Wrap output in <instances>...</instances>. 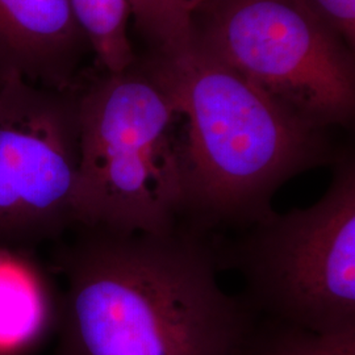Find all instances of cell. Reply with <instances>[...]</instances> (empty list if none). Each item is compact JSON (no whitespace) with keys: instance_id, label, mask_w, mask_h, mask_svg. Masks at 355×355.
I'll return each mask as SVG.
<instances>
[{"instance_id":"obj_1","label":"cell","mask_w":355,"mask_h":355,"mask_svg":"<svg viewBox=\"0 0 355 355\" xmlns=\"http://www.w3.org/2000/svg\"><path fill=\"white\" fill-rule=\"evenodd\" d=\"M55 355H241L258 315L217 279L216 246L180 227L153 234L76 225Z\"/></svg>"},{"instance_id":"obj_2","label":"cell","mask_w":355,"mask_h":355,"mask_svg":"<svg viewBox=\"0 0 355 355\" xmlns=\"http://www.w3.org/2000/svg\"><path fill=\"white\" fill-rule=\"evenodd\" d=\"M149 76L183 123L182 227L195 233L265 220L286 182L331 158L327 129L292 114L192 40L159 53Z\"/></svg>"},{"instance_id":"obj_3","label":"cell","mask_w":355,"mask_h":355,"mask_svg":"<svg viewBox=\"0 0 355 355\" xmlns=\"http://www.w3.org/2000/svg\"><path fill=\"white\" fill-rule=\"evenodd\" d=\"M76 225L164 234L186 211L179 117L149 76L110 73L76 96Z\"/></svg>"},{"instance_id":"obj_4","label":"cell","mask_w":355,"mask_h":355,"mask_svg":"<svg viewBox=\"0 0 355 355\" xmlns=\"http://www.w3.org/2000/svg\"><path fill=\"white\" fill-rule=\"evenodd\" d=\"M227 246L218 268H236L242 297L261 318L316 333L355 330V164L337 159L311 207L268 216Z\"/></svg>"},{"instance_id":"obj_5","label":"cell","mask_w":355,"mask_h":355,"mask_svg":"<svg viewBox=\"0 0 355 355\" xmlns=\"http://www.w3.org/2000/svg\"><path fill=\"white\" fill-rule=\"evenodd\" d=\"M191 40L313 127L353 117L352 49L300 0H214Z\"/></svg>"},{"instance_id":"obj_6","label":"cell","mask_w":355,"mask_h":355,"mask_svg":"<svg viewBox=\"0 0 355 355\" xmlns=\"http://www.w3.org/2000/svg\"><path fill=\"white\" fill-rule=\"evenodd\" d=\"M76 96L0 78V250L31 253L76 225Z\"/></svg>"},{"instance_id":"obj_7","label":"cell","mask_w":355,"mask_h":355,"mask_svg":"<svg viewBox=\"0 0 355 355\" xmlns=\"http://www.w3.org/2000/svg\"><path fill=\"white\" fill-rule=\"evenodd\" d=\"M80 37L69 0H0V78L64 92Z\"/></svg>"},{"instance_id":"obj_8","label":"cell","mask_w":355,"mask_h":355,"mask_svg":"<svg viewBox=\"0 0 355 355\" xmlns=\"http://www.w3.org/2000/svg\"><path fill=\"white\" fill-rule=\"evenodd\" d=\"M29 254L0 250V355L23 353L58 327L61 296Z\"/></svg>"},{"instance_id":"obj_9","label":"cell","mask_w":355,"mask_h":355,"mask_svg":"<svg viewBox=\"0 0 355 355\" xmlns=\"http://www.w3.org/2000/svg\"><path fill=\"white\" fill-rule=\"evenodd\" d=\"M76 23L108 73H121L133 64L128 37V0H69Z\"/></svg>"},{"instance_id":"obj_10","label":"cell","mask_w":355,"mask_h":355,"mask_svg":"<svg viewBox=\"0 0 355 355\" xmlns=\"http://www.w3.org/2000/svg\"><path fill=\"white\" fill-rule=\"evenodd\" d=\"M241 355H355V330L316 333L258 316Z\"/></svg>"},{"instance_id":"obj_11","label":"cell","mask_w":355,"mask_h":355,"mask_svg":"<svg viewBox=\"0 0 355 355\" xmlns=\"http://www.w3.org/2000/svg\"><path fill=\"white\" fill-rule=\"evenodd\" d=\"M214 0H128L137 31L159 53L190 44L198 13Z\"/></svg>"},{"instance_id":"obj_12","label":"cell","mask_w":355,"mask_h":355,"mask_svg":"<svg viewBox=\"0 0 355 355\" xmlns=\"http://www.w3.org/2000/svg\"><path fill=\"white\" fill-rule=\"evenodd\" d=\"M305 7L353 49L355 41V0H300Z\"/></svg>"}]
</instances>
